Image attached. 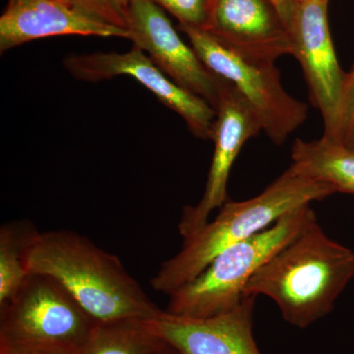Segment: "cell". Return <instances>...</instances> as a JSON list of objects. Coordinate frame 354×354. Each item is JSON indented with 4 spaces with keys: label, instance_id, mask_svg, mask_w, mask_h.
<instances>
[{
    "label": "cell",
    "instance_id": "obj_1",
    "mask_svg": "<svg viewBox=\"0 0 354 354\" xmlns=\"http://www.w3.org/2000/svg\"><path fill=\"white\" fill-rule=\"evenodd\" d=\"M353 278V251L330 239L314 213L254 274L244 297L271 298L286 322L305 329L333 311Z\"/></svg>",
    "mask_w": 354,
    "mask_h": 354
},
{
    "label": "cell",
    "instance_id": "obj_2",
    "mask_svg": "<svg viewBox=\"0 0 354 354\" xmlns=\"http://www.w3.org/2000/svg\"><path fill=\"white\" fill-rule=\"evenodd\" d=\"M29 274L55 279L97 322L151 320L162 313L120 258L72 230L39 232L27 258Z\"/></svg>",
    "mask_w": 354,
    "mask_h": 354
},
{
    "label": "cell",
    "instance_id": "obj_3",
    "mask_svg": "<svg viewBox=\"0 0 354 354\" xmlns=\"http://www.w3.org/2000/svg\"><path fill=\"white\" fill-rule=\"evenodd\" d=\"M330 184L312 178L291 165L258 196L225 202L215 220L183 239L181 250L160 265L151 279L153 290L169 295L189 283L228 247L257 234L293 209L334 194Z\"/></svg>",
    "mask_w": 354,
    "mask_h": 354
},
{
    "label": "cell",
    "instance_id": "obj_4",
    "mask_svg": "<svg viewBox=\"0 0 354 354\" xmlns=\"http://www.w3.org/2000/svg\"><path fill=\"white\" fill-rule=\"evenodd\" d=\"M314 211L304 205L269 227L228 247L189 283L169 295L165 311L184 318H209L234 309L254 274L300 232Z\"/></svg>",
    "mask_w": 354,
    "mask_h": 354
},
{
    "label": "cell",
    "instance_id": "obj_5",
    "mask_svg": "<svg viewBox=\"0 0 354 354\" xmlns=\"http://www.w3.org/2000/svg\"><path fill=\"white\" fill-rule=\"evenodd\" d=\"M97 323L55 279L29 274L0 306V344L41 354H80Z\"/></svg>",
    "mask_w": 354,
    "mask_h": 354
},
{
    "label": "cell",
    "instance_id": "obj_6",
    "mask_svg": "<svg viewBox=\"0 0 354 354\" xmlns=\"http://www.w3.org/2000/svg\"><path fill=\"white\" fill-rule=\"evenodd\" d=\"M179 29L207 68L232 83L248 102L272 143H285L306 120L307 104L286 92L274 62L245 57L199 28Z\"/></svg>",
    "mask_w": 354,
    "mask_h": 354
},
{
    "label": "cell",
    "instance_id": "obj_7",
    "mask_svg": "<svg viewBox=\"0 0 354 354\" xmlns=\"http://www.w3.org/2000/svg\"><path fill=\"white\" fill-rule=\"evenodd\" d=\"M64 65L76 79L92 82L120 75L132 77L164 106L183 118L193 135L203 140L213 138L216 109L202 97L174 83L137 46L123 53L69 55Z\"/></svg>",
    "mask_w": 354,
    "mask_h": 354
},
{
    "label": "cell",
    "instance_id": "obj_8",
    "mask_svg": "<svg viewBox=\"0 0 354 354\" xmlns=\"http://www.w3.org/2000/svg\"><path fill=\"white\" fill-rule=\"evenodd\" d=\"M127 30L133 46L143 50L165 75L216 109L221 77L209 71L192 46L184 43L162 7L153 0H131Z\"/></svg>",
    "mask_w": 354,
    "mask_h": 354
},
{
    "label": "cell",
    "instance_id": "obj_9",
    "mask_svg": "<svg viewBox=\"0 0 354 354\" xmlns=\"http://www.w3.org/2000/svg\"><path fill=\"white\" fill-rule=\"evenodd\" d=\"M328 3L329 0L295 2L290 31L292 57L301 65L310 100L322 114L323 136L330 139L339 121L346 72L339 66L330 37Z\"/></svg>",
    "mask_w": 354,
    "mask_h": 354
},
{
    "label": "cell",
    "instance_id": "obj_10",
    "mask_svg": "<svg viewBox=\"0 0 354 354\" xmlns=\"http://www.w3.org/2000/svg\"><path fill=\"white\" fill-rule=\"evenodd\" d=\"M216 113L212 138L215 150L206 187L196 206H186L183 209L178 225L183 239L206 225L209 214L227 202L228 176L232 165L244 144L263 130L259 118L248 102L232 83L223 78Z\"/></svg>",
    "mask_w": 354,
    "mask_h": 354
},
{
    "label": "cell",
    "instance_id": "obj_11",
    "mask_svg": "<svg viewBox=\"0 0 354 354\" xmlns=\"http://www.w3.org/2000/svg\"><path fill=\"white\" fill-rule=\"evenodd\" d=\"M205 31L255 59L274 62L295 51L290 29L271 0H212Z\"/></svg>",
    "mask_w": 354,
    "mask_h": 354
},
{
    "label": "cell",
    "instance_id": "obj_12",
    "mask_svg": "<svg viewBox=\"0 0 354 354\" xmlns=\"http://www.w3.org/2000/svg\"><path fill=\"white\" fill-rule=\"evenodd\" d=\"M254 297L209 318H184L162 310L151 328L179 354H263L253 335Z\"/></svg>",
    "mask_w": 354,
    "mask_h": 354
},
{
    "label": "cell",
    "instance_id": "obj_13",
    "mask_svg": "<svg viewBox=\"0 0 354 354\" xmlns=\"http://www.w3.org/2000/svg\"><path fill=\"white\" fill-rule=\"evenodd\" d=\"M65 35L129 39L127 30L95 19L68 0H32L7 6L0 18L1 53L35 39Z\"/></svg>",
    "mask_w": 354,
    "mask_h": 354
},
{
    "label": "cell",
    "instance_id": "obj_14",
    "mask_svg": "<svg viewBox=\"0 0 354 354\" xmlns=\"http://www.w3.org/2000/svg\"><path fill=\"white\" fill-rule=\"evenodd\" d=\"M291 158L302 174L330 184L335 192L354 194V152L346 147L324 136L315 141L297 139Z\"/></svg>",
    "mask_w": 354,
    "mask_h": 354
},
{
    "label": "cell",
    "instance_id": "obj_15",
    "mask_svg": "<svg viewBox=\"0 0 354 354\" xmlns=\"http://www.w3.org/2000/svg\"><path fill=\"white\" fill-rule=\"evenodd\" d=\"M165 344L149 320L118 319L97 323L80 354H153Z\"/></svg>",
    "mask_w": 354,
    "mask_h": 354
},
{
    "label": "cell",
    "instance_id": "obj_16",
    "mask_svg": "<svg viewBox=\"0 0 354 354\" xmlns=\"http://www.w3.org/2000/svg\"><path fill=\"white\" fill-rule=\"evenodd\" d=\"M38 234L28 221H9L0 227V306L17 293L29 276L28 253Z\"/></svg>",
    "mask_w": 354,
    "mask_h": 354
},
{
    "label": "cell",
    "instance_id": "obj_17",
    "mask_svg": "<svg viewBox=\"0 0 354 354\" xmlns=\"http://www.w3.org/2000/svg\"><path fill=\"white\" fill-rule=\"evenodd\" d=\"M174 15L179 25L205 30L209 22L212 0H153Z\"/></svg>",
    "mask_w": 354,
    "mask_h": 354
},
{
    "label": "cell",
    "instance_id": "obj_18",
    "mask_svg": "<svg viewBox=\"0 0 354 354\" xmlns=\"http://www.w3.org/2000/svg\"><path fill=\"white\" fill-rule=\"evenodd\" d=\"M330 140L354 152V64L344 77L339 121Z\"/></svg>",
    "mask_w": 354,
    "mask_h": 354
},
{
    "label": "cell",
    "instance_id": "obj_19",
    "mask_svg": "<svg viewBox=\"0 0 354 354\" xmlns=\"http://www.w3.org/2000/svg\"><path fill=\"white\" fill-rule=\"evenodd\" d=\"M69 2L95 19L127 30V14L131 0H69Z\"/></svg>",
    "mask_w": 354,
    "mask_h": 354
},
{
    "label": "cell",
    "instance_id": "obj_20",
    "mask_svg": "<svg viewBox=\"0 0 354 354\" xmlns=\"http://www.w3.org/2000/svg\"><path fill=\"white\" fill-rule=\"evenodd\" d=\"M0 354H41L32 353V351H25L13 346H6V344H0Z\"/></svg>",
    "mask_w": 354,
    "mask_h": 354
},
{
    "label": "cell",
    "instance_id": "obj_21",
    "mask_svg": "<svg viewBox=\"0 0 354 354\" xmlns=\"http://www.w3.org/2000/svg\"><path fill=\"white\" fill-rule=\"evenodd\" d=\"M153 354H179V353H177L176 349H174V348H171V346H169V344H167V342H165V346H162V348L158 349L157 353H153Z\"/></svg>",
    "mask_w": 354,
    "mask_h": 354
},
{
    "label": "cell",
    "instance_id": "obj_22",
    "mask_svg": "<svg viewBox=\"0 0 354 354\" xmlns=\"http://www.w3.org/2000/svg\"><path fill=\"white\" fill-rule=\"evenodd\" d=\"M29 1H32V0H9L8 6H18V4H22Z\"/></svg>",
    "mask_w": 354,
    "mask_h": 354
},
{
    "label": "cell",
    "instance_id": "obj_23",
    "mask_svg": "<svg viewBox=\"0 0 354 354\" xmlns=\"http://www.w3.org/2000/svg\"><path fill=\"white\" fill-rule=\"evenodd\" d=\"M295 2L304 1V0H293Z\"/></svg>",
    "mask_w": 354,
    "mask_h": 354
}]
</instances>
